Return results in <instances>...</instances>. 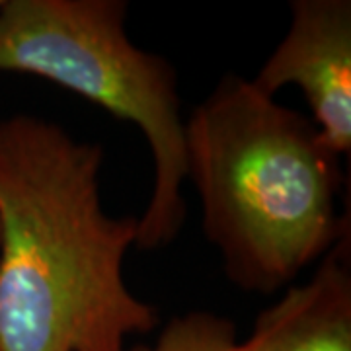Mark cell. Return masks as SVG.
<instances>
[{"label":"cell","instance_id":"cell-1","mask_svg":"<svg viewBox=\"0 0 351 351\" xmlns=\"http://www.w3.org/2000/svg\"><path fill=\"white\" fill-rule=\"evenodd\" d=\"M101 164L49 119H0V351H125L158 326L127 287L137 217L104 211Z\"/></svg>","mask_w":351,"mask_h":351},{"label":"cell","instance_id":"cell-2","mask_svg":"<svg viewBox=\"0 0 351 351\" xmlns=\"http://www.w3.org/2000/svg\"><path fill=\"white\" fill-rule=\"evenodd\" d=\"M341 158L311 117L242 76H223L193 108L186 180L232 285L274 295L350 234Z\"/></svg>","mask_w":351,"mask_h":351},{"label":"cell","instance_id":"cell-3","mask_svg":"<svg viewBox=\"0 0 351 351\" xmlns=\"http://www.w3.org/2000/svg\"><path fill=\"white\" fill-rule=\"evenodd\" d=\"M125 0H2L0 71L39 76L129 121L152 154L138 250L174 244L186 223V119L176 69L127 34Z\"/></svg>","mask_w":351,"mask_h":351},{"label":"cell","instance_id":"cell-4","mask_svg":"<svg viewBox=\"0 0 351 351\" xmlns=\"http://www.w3.org/2000/svg\"><path fill=\"white\" fill-rule=\"evenodd\" d=\"M276 98L301 88L320 137L339 156L351 152V2L293 0L285 38L252 78Z\"/></svg>","mask_w":351,"mask_h":351},{"label":"cell","instance_id":"cell-5","mask_svg":"<svg viewBox=\"0 0 351 351\" xmlns=\"http://www.w3.org/2000/svg\"><path fill=\"white\" fill-rule=\"evenodd\" d=\"M351 244L341 239L313 277L258 314L242 351H351Z\"/></svg>","mask_w":351,"mask_h":351},{"label":"cell","instance_id":"cell-6","mask_svg":"<svg viewBox=\"0 0 351 351\" xmlns=\"http://www.w3.org/2000/svg\"><path fill=\"white\" fill-rule=\"evenodd\" d=\"M125 351H242L237 324L205 311L174 316L154 343H137Z\"/></svg>","mask_w":351,"mask_h":351},{"label":"cell","instance_id":"cell-7","mask_svg":"<svg viewBox=\"0 0 351 351\" xmlns=\"http://www.w3.org/2000/svg\"><path fill=\"white\" fill-rule=\"evenodd\" d=\"M0 6H2V0H0Z\"/></svg>","mask_w":351,"mask_h":351}]
</instances>
